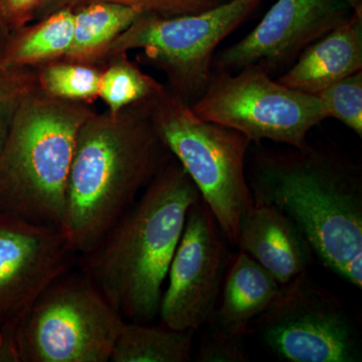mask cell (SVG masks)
<instances>
[{
	"mask_svg": "<svg viewBox=\"0 0 362 362\" xmlns=\"http://www.w3.org/2000/svg\"><path fill=\"white\" fill-rule=\"evenodd\" d=\"M201 199L173 156L96 246L81 255V273L125 320L149 323L158 315L188 211Z\"/></svg>",
	"mask_w": 362,
	"mask_h": 362,
	"instance_id": "6da1fadb",
	"label": "cell"
},
{
	"mask_svg": "<svg viewBox=\"0 0 362 362\" xmlns=\"http://www.w3.org/2000/svg\"><path fill=\"white\" fill-rule=\"evenodd\" d=\"M148 101L95 111L78 130L61 225L76 254L96 246L173 158Z\"/></svg>",
	"mask_w": 362,
	"mask_h": 362,
	"instance_id": "7a4b0ae2",
	"label": "cell"
},
{
	"mask_svg": "<svg viewBox=\"0 0 362 362\" xmlns=\"http://www.w3.org/2000/svg\"><path fill=\"white\" fill-rule=\"evenodd\" d=\"M254 204L284 211L324 267L362 287L361 171L310 145L286 152L256 150L250 165Z\"/></svg>",
	"mask_w": 362,
	"mask_h": 362,
	"instance_id": "3957f363",
	"label": "cell"
},
{
	"mask_svg": "<svg viewBox=\"0 0 362 362\" xmlns=\"http://www.w3.org/2000/svg\"><path fill=\"white\" fill-rule=\"evenodd\" d=\"M94 112L39 85L26 95L0 151V213L61 226L78 130Z\"/></svg>",
	"mask_w": 362,
	"mask_h": 362,
	"instance_id": "277c9868",
	"label": "cell"
},
{
	"mask_svg": "<svg viewBox=\"0 0 362 362\" xmlns=\"http://www.w3.org/2000/svg\"><path fill=\"white\" fill-rule=\"evenodd\" d=\"M148 107L171 156L194 181L228 244L237 246L240 221L254 206L246 173L251 140L202 120L166 87L149 100Z\"/></svg>",
	"mask_w": 362,
	"mask_h": 362,
	"instance_id": "5b68a950",
	"label": "cell"
},
{
	"mask_svg": "<svg viewBox=\"0 0 362 362\" xmlns=\"http://www.w3.org/2000/svg\"><path fill=\"white\" fill-rule=\"evenodd\" d=\"M261 0H228L197 14L162 18L143 13L102 54L98 65L140 49V59L168 78L171 92L187 105L206 92L218 45L239 28Z\"/></svg>",
	"mask_w": 362,
	"mask_h": 362,
	"instance_id": "8992f818",
	"label": "cell"
},
{
	"mask_svg": "<svg viewBox=\"0 0 362 362\" xmlns=\"http://www.w3.org/2000/svg\"><path fill=\"white\" fill-rule=\"evenodd\" d=\"M124 322L84 274H66L16 324L21 362L110 361Z\"/></svg>",
	"mask_w": 362,
	"mask_h": 362,
	"instance_id": "52a82bcc",
	"label": "cell"
},
{
	"mask_svg": "<svg viewBox=\"0 0 362 362\" xmlns=\"http://www.w3.org/2000/svg\"><path fill=\"white\" fill-rule=\"evenodd\" d=\"M190 108L199 118L239 131L251 142L270 140L295 149L328 118L322 100L298 92L255 69L214 71L206 92Z\"/></svg>",
	"mask_w": 362,
	"mask_h": 362,
	"instance_id": "ba28073f",
	"label": "cell"
},
{
	"mask_svg": "<svg viewBox=\"0 0 362 362\" xmlns=\"http://www.w3.org/2000/svg\"><path fill=\"white\" fill-rule=\"evenodd\" d=\"M249 332L286 361H361V340L349 313L307 271L281 286L270 306L250 324Z\"/></svg>",
	"mask_w": 362,
	"mask_h": 362,
	"instance_id": "9c48e42d",
	"label": "cell"
},
{
	"mask_svg": "<svg viewBox=\"0 0 362 362\" xmlns=\"http://www.w3.org/2000/svg\"><path fill=\"white\" fill-rule=\"evenodd\" d=\"M228 245L206 202L192 204L162 293V325L195 332L211 320L232 259Z\"/></svg>",
	"mask_w": 362,
	"mask_h": 362,
	"instance_id": "30bf717a",
	"label": "cell"
},
{
	"mask_svg": "<svg viewBox=\"0 0 362 362\" xmlns=\"http://www.w3.org/2000/svg\"><path fill=\"white\" fill-rule=\"evenodd\" d=\"M351 0H277L256 28L216 54L214 71L255 69L274 75L287 71L312 42L349 20Z\"/></svg>",
	"mask_w": 362,
	"mask_h": 362,
	"instance_id": "8fae6325",
	"label": "cell"
},
{
	"mask_svg": "<svg viewBox=\"0 0 362 362\" xmlns=\"http://www.w3.org/2000/svg\"><path fill=\"white\" fill-rule=\"evenodd\" d=\"M75 255L61 226L0 213V325L18 324Z\"/></svg>",
	"mask_w": 362,
	"mask_h": 362,
	"instance_id": "7c38bea8",
	"label": "cell"
},
{
	"mask_svg": "<svg viewBox=\"0 0 362 362\" xmlns=\"http://www.w3.org/2000/svg\"><path fill=\"white\" fill-rule=\"evenodd\" d=\"M237 246L285 285L308 270L313 249L294 221L278 207L254 204L240 221Z\"/></svg>",
	"mask_w": 362,
	"mask_h": 362,
	"instance_id": "4fadbf2b",
	"label": "cell"
},
{
	"mask_svg": "<svg viewBox=\"0 0 362 362\" xmlns=\"http://www.w3.org/2000/svg\"><path fill=\"white\" fill-rule=\"evenodd\" d=\"M362 71V13L356 6L349 20L309 45L277 78L298 92L318 96L329 86Z\"/></svg>",
	"mask_w": 362,
	"mask_h": 362,
	"instance_id": "5bb4252c",
	"label": "cell"
},
{
	"mask_svg": "<svg viewBox=\"0 0 362 362\" xmlns=\"http://www.w3.org/2000/svg\"><path fill=\"white\" fill-rule=\"evenodd\" d=\"M281 286L265 268L239 251L228 267L220 306L206 324L243 339L250 324L270 306Z\"/></svg>",
	"mask_w": 362,
	"mask_h": 362,
	"instance_id": "9a60e30c",
	"label": "cell"
},
{
	"mask_svg": "<svg viewBox=\"0 0 362 362\" xmlns=\"http://www.w3.org/2000/svg\"><path fill=\"white\" fill-rule=\"evenodd\" d=\"M74 32L71 8L14 30L0 47V68H37L64 59L73 44Z\"/></svg>",
	"mask_w": 362,
	"mask_h": 362,
	"instance_id": "2e32d148",
	"label": "cell"
},
{
	"mask_svg": "<svg viewBox=\"0 0 362 362\" xmlns=\"http://www.w3.org/2000/svg\"><path fill=\"white\" fill-rule=\"evenodd\" d=\"M141 14L134 6L112 1L90 2L77 7L74 9L73 44L62 59L98 65L108 45Z\"/></svg>",
	"mask_w": 362,
	"mask_h": 362,
	"instance_id": "e0dca14e",
	"label": "cell"
},
{
	"mask_svg": "<svg viewBox=\"0 0 362 362\" xmlns=\"http://www.w3.org/2000/svg\"><path fill=\"white\" fill-rule=\"evenodd\" d=\"M194 331L125 320L117 337L112 362H187Z\"/></svg>",
	"mask_w": 362,
	"mask_h": 362,
	"instance_id": "ac0fdd59",
	"label": "cell"
},
{
	"mask_svg": "<svg viewBox=\"0 0 362 362\" xmlns=\"http://www.w3.org/2000/svg\"><path fill=\"white\" fill-rule=\"evenodd\" d=\"M102 66L99 98L112 113L152 99L165 88L131 62L128 54L111 57Z\"/></svg>",
	"mask_w": 362,
	"mask_h": 362,
	"instance_id": "d6986e66",
	"label": "cell"
},
{
	"mask_svg": "<svg viewBox=\"0 0 362 362\" xmlns=\"http://www.w3.org/2000/svg\"><path fill=\"white\" fill-rule=\"evenodd\" d=\"M35 70L40 89L49 96L88 104L99 98L103 66L57 59Z\"/></svg>",
	"mask_w": 362,
	"mask_h": 362,
	"instance_id": "ffe728a7",
	"label": "cell"
},
{
	"mask_svg": "<svg viewBox=\"0 0 362 362\" xmlns=\"http://www.w3.org/2000/svg\"><path fill=\"white\" fill-rule=\"evenodd\" d=\"M318 97L328 118H335L362 137V71L329 86Z\"/></svg>",
	"mask_w": 362,
	"mask_h": 362,
	"instance_id": "44dd1931",
	"label": "cell"
},
{
	"mask_svg": "<svg viewBox=\"0 0 362 362\" xmlns=\"http://www.w3.org/2000/svg\"><path fill=\"white\" fill-rule=\"evenodd\" d=\"M37 86L35 68H0V151L21 104Z\"/></svg>",
	"mask_w": 362,
	"mask_h": 362,
	"instance_id": "7402d4cb",
	"label": "cell"
},
{
	"mask_svg": "<svg viewBox=\"0 0 362 362\" xmlns=\"http://www.w3.org/2000/svg\"><path fill=\"white\" fill-rule=\"evenodd\" d=\"M209 330L202 335L197 361L246 362L249 361L244 343L240 338L230 337L211 324Z\"/></svg>",
	"mask_w": 362,
	"mask_h": 362,
	"instance_id": "603a6c76",
	"label": "cell"
},
{
	"mask_svg": "<svg viewBox=\"0 0 362 362\" xmlns=\"http://www.w3.org/2000/svg\"><path fill=\"white\" fill-rule=\"evenodd\" d=\"M112 1L134 6L143 13L162 18L197 14L213 9L228 0H86L85 4Z\"/></svg>",
	"mask_w": 362,
	"mask_h": 362,
	"instance_id": "cb8c5ba5",
	"label": "cell"
},
{
	"mask_svg": "<svg viewBox=\"0 0 362 362\" xmlns=\"http://www.w3.org/2000/svg\"><path fill=\"white\" fill-rule=\"evenodd\" d=\"M4 13L14 30L28 25L33 11L42 0H1Z\"/></svg>",
	"mask_w": 362,
	"mask_h": 362,
	"instance_id": "d4e9b609",
	"label": "cell"
},
{
	"mask_svg": "<svg viewBox=\"0 0 362 362\" xmlns=\"http://www.w3.org/2000/svg\"><path fill=\"white\" fill-rule=\"evenodd\" d=\"M16 326V324L0 325V362H21Z\"/></svg>",
	"mask_w": 362,
	"mask_h": 362,
	"instance_id": "484cf974",
	"label": "cell"
},
{
	"mask_svg": "<svg viewBox=\"0 0 362 362\" xmlns=\"http://www.w3.org/2000/svg\"><path fill=\"white\" fill-rule=\"evenodd\" d=\"M86 0H42L39 6L35 7L30 16V23L42 20L49 14L57 13L62 9H75L83 6Z\"/></svg>",
	"mask_w": 362,
	"mask_h": 362,
	"instance_id": "4316f807",
	"label": "cell"
},
{
	"mask_svg": "<svg viewBox=\"0 0 362 362\" xmlns=\"http://www.w3.org/2000/svg\"><path fill=\"white\" fill-rule=\"evenodd\" d=\"M11 33H13V28L7 21L4 6H2V1L0 0V47L6 42Z\"/></svg>",
	"mask_w": 362,
	"mask_h": 362,
	"instance_id": "83f0119b",
	"label": "cell"
}]
</instances>
